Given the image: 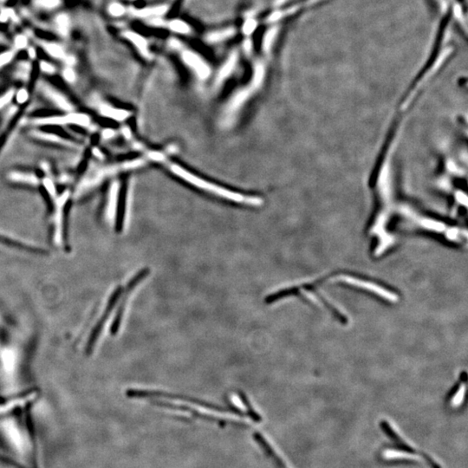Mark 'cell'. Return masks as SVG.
Returning <instances> with one entry per match:
<instances>
[{
    "mask_svg": "<svg viewBox=\"0 0 468 468\" xmlns=\"http://www.w3.org/2000/svg\"><path fill=\"white\" fill-rule=\"evenodd\" d=\"M127 397L129 398H141V399H146V398H165V399L171 400H180V401H184L189 403L195 404L197 406L206 407L210 410L217 411V412H221V413H232V414H238L240 416L244 417L246 414L242 410H235L232 409L231 407H224V406H219L214 403H208L203 400L194 398L192 396H183V395H178V394H172V393L162 392V391H154V390H142V389H128L126 392Z\"/></svg>",
    "mask_w": 468,
    "mask_h": 468,
    "instance_id": "1",
    "label": "cell"
},
{
    "mask_svg": "<svg viewBox=\"0 0 468 468\" xmlns=\"http://www.w3.org/2000/svg\"><path fill=\"white\" fill-rule=\"evenodd\" d=\"M169 166H170L171 169L174 172V174H178L180 177L185 179L187 182H189L190 183H192V185L197 186L200 188H203L207 192H214V194H216V195L223 197L225 199H229V200H235L237 202H243V203L251 204V205H256V204L259 203V200H258V199H255L252 197L248 199L247 197L243 196L240 193L239 194L237 192H233L232 191L226 190V189L221 188L218 186L205 182L202 179L197 177L195 175L189 173V172L183 169L182 167H179L177 165L170 164Z\"/></svg>",
    "mask_w": 468,
    "mask_h": 468,
    "instance_id": "2",
    "label": "cell"
},
{
    "mask_svg": "<svg viewBox=\"0 0 468 468\" xmlns=\"http://www.w3.org/2000/svg\"><path fill=\"white\" fill-rule=\"evenodd\" d=\"M150 272H151V270L148 268V267L142 269V270H140V271L131 279L130 281L127 283L126 290H125V291H124V298H122V303H121L119 308L117 310L116 316H115V319H114L112 324H111L110 332H111L112 336H116V335L117 334V332H118V330L120 329L121 323H122V320H123V317H124L125 307H126L127 299L129 298L131 292L133 291L134 289H135L136 287L138 286L139 283H141L142 281L145 280L147 277L149 276V274H150Z\"/></svg>",
    "mask_w": 468,
    "mask_h": 468,
    "instance_id": "3",
    "label": "cell"
},
{
    "mask_svg": "<svg viewBox=\"0 0 468 468\" xmlns=\"http://www.w3.org/2000/svg\"><path fill=\"white\" fill-rule=\"evenodd\" d=\"M123 293H124V288H123V286H121V285L116 287V289L113 291L112 294H111L110 298H109V303L107 304V306H106L105 311H104L103 314H102V317L99 320L98 323H96V325L94 327V330H92V332H91V337L89 338V342H88L87 345L88 351H89V352H91L94 343L97 341L100 332L102 331V328L104 326L106 321L109 318L110 314H111V312L113 311V309L115 308V306H116L117 302H118L119 298H120L121 295L123 294Z\"/></svg>",
    "mask_w": 468,
    "mask_h": 468,
    "instance_id": "4",
    "label": "cell"
},
{
    "mask_svg": "<svg viewBox=\"0 0 468 468\" xmlns=\"http://www.w3.org/2000/svg\"><path fill=\"white\" fill-rule=\"evenodd\" d=\"M380 428L382 430V432L384 433L385 435L388 436L390 440L392 441V445L389 446L391 449H395V450L399 451V452H403V453H406V454H414V455L417 454V455H421V457L424 455L425 453L418 452L412 446H409L408 444H406L400 437V436L396 434V431L391 428V426L389 425L388 421H385V420L381 421L380 422Z\"/></svg>",
    "mask_w": 468,
    "mask_h": 468,
    "instance_id": "5",
    "label": "cell"
},
{
    "mask_svg": "<svg viewBox=\"0 0 468 468\" xmlns=\"http://www.w3.org/2000/svg\"><path fill=\"white\" fill-rule=\"evenodd\" d=\"M182 58H183L184 62H185L194 72L196 73L197 75H198L200 78L205 79V78H207V77H208V76L210 75V69H209L208 65H207L206 62H204L203 60H202L199 56L194 54L193 52H191V51H185V52L183 53V55H182Z\"/></svg>",
    "mask_w": 468,
    "mask_h": 468,
    "instance_id": "6",
    "label": "cell"
},
{
    "mask_svg": "<svg viewBox=\"0 0 468 468\" xmlns=\"http://www.w3.org/2000/svg\"><path fill=\"white\" fill-rule=\"evenodd\" d=\"M150 403L154 404V405H156V406L167 407V408L174 409V410L185 411V412H187V413H190V414H192V415H194L195 417H199L200 418V419L206 420V421H216V422H218V424L223 423V424L225 425L226 424V422H232V421H224V420H221V419L213 417V416H211L209 414H201L199 411L195 410V409H193V408H191V407H189V406H181V405L173 404V403H167V402L159 401V400H151Z\"/></svg>",
    "mask_w": 468,
    "mask_h": 468,
    "instance_id": "7",
    "label": "cell"
},
{
    "mask_svg": "<svg viewBox=\"0 0 468 468\" xmlns=\"http://www.w3.org/2000/svg\"><path fill=\"white\" fill-rule=\"evenodd\" d=\"M254 439L258 443V445L261 446L262 449L264 450L266 455L272 460L277 468H287L283 460L277 454L275 451L272 449L271 445L269 444L268 441H266V439L264 438V436H262L261 434L255 433Z\"/></svg>",
    "mask_w": 468,
    "mask_h": 468,
    "instance_id": "8",
    "label": "cell"
},
{
    "mask_svg": "<svg viewBox=\"0 0 468 468\" xmlns=\"http://www.w3.org/2000/svg\"><path fill=\"white\" fill-rule=\"evenodd\" d=\"M44 92L47 94L48 97L61 109L63 110H69V111L72 109V106L69 103V101L61 93H59L54 89H51L50 87L44 88Z\"/></svg>",
    "mask_w": 468,
    "mask_h": 468,
    "instance_id": "9",
    "label": "cell"
},
{
    "mask_svg": "<svg viewBox=\"0 0 468 468\" xmlns=\"http://www.w3.org/2000/svg\"><path fill=\"white\" fill-rule=\"evenodd\" d=\"M124 36H126L127 39L130 41L131 43L134 44L135 47L137 48V50L142 54L144 55L145 57H149V51L148 43L142 36L134 32L124 33Z\"/></svg>",
    "mask_w": 468,
    "mask_h": 468,
    "instance_id": "10",
    "label": "cell"
},
{
    "mask_svg": "<svg viewBox=\"0 0 468 468\" xmlns=\"http://www.w3.org/2000/svg\"><path fill=\"white\" fill-rule=\"evenodd\" d=\"M10 179L12 182H21L25 184H29V185H37L38 183V179L36 175L31 174V173H26V172H13L10 174Z\"/></svg>",
    "mask_w": 468,
    "mask_h": 468,
    "instance_id": "11",
    "label": "cell"
},
{
    "mask_svg": "<svg viewBox=\"0 0 468 468\" xmlns=\"http://www.w3.org/2000/svg\"><path fill=\"white\" fill-rule=\"evenodd\" d=\"M238 393V396L240 397L241 402L243 403L245 406L247 407V414L249 416V417L252 420V421H256V422H260L262 421L261 415L259 414L254 410V408L251 406L250 404V401L248 399L247 395L243 392V391H237Z\"/></svg>",
    "mask_w": 468,
    "mask_h": 468,
    "instance_id": "12",
    "label": "cell"
},
{
    "mask_svg": "<svg viewBox=\"0 0 468 468\" xmlns=\"http://www.w3.org/2000/svg\"><path fill=\"white\" fill-rule=\"evenodd\" d=\"M117 194H118V186L115 184L113 186L111 192H110V196H109V205L107 208V214L109 218H114L116 214V206H117Z\"/></svg>",
    "mask_w": 468,
    "mask_h": 468,
    "instance_id": "13",
    "label": "cell"
},
{
    "mask_svg": "<svg viewBox=\"0 0 468 468\" xmlns=\"http://www.w3.org/2000/svg\"><path fill=\"white\" fill-rule=\"evenodd\" d=\"M236 62L237 55H231V57L228 58V60L225 62V65L222 67L220 73H219V79H224L226 76H229V75L231 74L232 69L234 68V66L236 64Z\"/></svg>",
    "mask_w": 468,
    "mask_h": 468,
    "instance_id": "14",
    "label": "cell"
},
{
    "mask_svg": "<svg viewBox=\"0 0 468 468\" xmlns=\"http://www.w3.org/2000/svg\"><path fill=\"white\" fill-rule=\"evenodd\" d=\"M44 50L47 51L48 53L53 58H61V59L66 58L64 51L58 44L46 43V44H44Z\"/></svg>",
    "mask_w": 468,
    "mask_h": 468,
    "instance_id": "15",
    "label": "cell"
},
{
    "mask_svg": "<svg viewBox=\"0 0 468 468\" xmlns=\"http://www.w3.org/2000/svg\"><path fill=\"white\" fill-rule=\"evenodd\" d=\"M56 23L59 32L63 36H66L69 30V19L68 16L64 14L59 15L56 19Z\"/></svg>",
    "mask_w": 468,
    "mask_h": 468,
    "instance_id": "16",
    "label": "cell"
},
{
    "mask_svg": "<svg viewBox=\"0 0 468 468\" xmlns=\"http://www.w3.org/2000/svg\"><path fill=\"white\" fill-rule=\"evenodd\" d=\"M169 27L172 31H174V32L180 33V34H187L190 31L188 25L180 19L173 20L169 24Z\"/></svg>",
    "mask_w": 468,
    "mask_h": 468,
    "instance_id": "17",
    "label": "cell"
},
{
    "mask_svg": "<svg viewBox=\"0 0 468 468\" xmlns=\"http://www.w3.org/2000/svg\"><path fill=\"white\" fill-rule=\"evenodd\" d=\"M102 112L104 116L111 117L114 119H123V117L127 116V113L123 112V110L110 108L108 106H102Z\"/></svg>",
    "mask_w": 468,
    "mask_h": 468,
    "instance_id": "18",
    "label": "cell"
},
{
    "mask_svg": "<svg viewBox=\"0 0 468 468\" xmlns=\"http://www.w3.org/2000/svg\"><path fill=\"white\" fill-rule=\"evenodd\" d=\"M233 33L232 30H226V31H218V32L213 33V34H210L209 36H208V39L209 41H213V42H218V41L223 40L225 39L226 37L228 36H232V34Z\"/></svg>",
    "mask_w": 468,
    "mask_h": 468,
    "instance_id": "19",
    "label": "cell"
},
{
    "mask_svg": "<svg viewBox=\"0 0 468 468\" xmlns=\"http://www.w3.org/2000/svg\"><path fill=\"white\" fill-rule=\"evenodd\" d=\"M35 3L41 7L53 9L60 4V0H35Z\"/></svg>",
    "mask_w": 468,
    "mask_h": 468,
    "instance_id": "20",
    "label": "cell"
},
{
    "mask_svg": "<svg viewBox=\"0 0 468 468\" xmlns=\"http://www.w3.org/2000/svg\"><path fill=\"white\" fill-rule=\"evenodd\" d=\"M264 68L263 66L257 65L255 67L254 76H253V84L255 86H258L261 84L262 80L264 78Z\"/></svg>",
    "mask_w": 468,
    "mask_h": 468,
    "instance_id": "21",
    "label": "cell"
},
{
    "mask_svg": "<svg viewBox=\"0 0 468 468\" xmlns=\"http://www.w3.org/2000/svg\"><path fill=\"white\" fill-rule=\"evenodd\" d=\"M109 11L110 14L115 17H120L124 14L125 9L124 6L120 4H112L109 5Z\"/></svg>",
    "mask_w": 468,
    "mask_h": 468,
    "instance_id": "22",
    "label": "cell"
},
{
    "mask_svg": "<svg viewBox=\"0 0 468 468\" xmlns=\"http://www.w3.org/2000/svg\"><path fill=\"white\" fill-rule=\"evenodd\" d=\"M257 27V23L253 19H249L244 24L243 31L246 35H250L254 31Z\"/></svg>",
    "mask_w": 468,
    "mask_h": 468,
    "instance_id": "23",
    "label": "cell"
},
{
    "mask_svg": "<svg viewBox=\"0 0 468 468\" xmlns=\"http://www.w3.org/2000/svg\"><path fill=\"white\" fill-rule=\"evenodd\" d=\"M275 35H276V31H275V30H271V31H269L268 33H266L265 38H264V48H265V51L269 50V48H270L271 44H272V41H273L274 37H275Z\"/></svg>",
    "mask_w": 468,
    "mask_h": 468,
    "instance_id": "24",
    "label": "cell"
},
{
    "mask_svg": "<svg viewBox=\"0 0 468 468\" xmlns=\"http://www.w3.org/2000/svg\"><path fill=\"white\" fill-rule=\"evenodd\" d=\"M29 98V94L28 92L25 89H21L17 92V94H16V100L18 103L20 104H24L27 102V100Z\"/></svg>",
    "mask_w": 468,
    "mask_h": 468,
    "instance_id": "25",
    "label": "cell"
},
{
    "mask_svg": "<svg viewBox=\"0 0 468 468\" xmlns=\"http://www.w3.org/2000/svg\"><path fill=\"white\" fill-rule=\"evenodd\" d=\"M165 11L164 6H160L157 8H150V9H145L143 11H141L139 13L142 16H149V15L161 14Z\"/></svg>",
    "mask_w": 468,
    "mask_h": 468,
    "instance_id": "26",
    "label": "cell"
},
{
    "mask_svg": "<svg viewBox=\"0 0 468 468\" xmlns=\"http://www.w3.org/2000/svg\"><path fill=\"white\" fill-rule=\"evenodd\" d=\"M12 58H13L12 52H4L0 55V67L6 65L8 62H11Z\"/></svg>",
    "mask_w": 468,
    "mask_h": 468,
    "instance_id": "27",
    "label": "cell"
},
{
    "mask_svg": "<svg viewBox=\"0 0 468 468\" xmlns=\"http://www.w3.org/2000/svg\"><path fill=\"white\" fill-rule=\"evenodd\" d=\"M27 44H28V41H27V38H26V36L19 35V36H17V37L15 38V46L18 48V49H24V48H26Z\"/></svg>",
    "mask_w": 468,
    "mask_h": 468,
    "instance_id": "28",
    "label": "cell"
},
{
    "mask_svg": "<svg viewBox=\"0 0 468 468\" xmlns=\"http://www.w3.org/2000/svg\"><path fill=\"white\" fill-rule=\"evenodd\" d=\"M0 462L4 464L9 465L15 468H26V467H23L22 465L18 464L16 461L11 460L10 458L4 457L3 455H0Z\"/></svg>",
    "mask_w": 468,
    "mask_h": 468,
    "instance_id": "29",
    "label": "cell"
},
{
    "mask_svg": "<svg viewBox=\"0 0 468 468\" xmlns=\"http://www.w3.org/2000/svg\"><path fill=\"white\" fill-rule=\"evenodd\" d=\"M14 95V92L13 91H9L6 94H4L3 96L0 97V108H2L3 106L6 105L8 102H10L11 101V99L13 97Z\"/></svg>",
    "mask_w": 468,
    "mask_h": 468,
    "instance_id": "30",
    "label": "cell"
},
{
    "mask_svg": "<svg viewBox=\"0 0 468 468\" xmlns=\"http://www.w3.org/2000/svg\"><path fill=\"white\" fill-rule=\"evenodd\" d=\"M63 77L65 78V80L68 81L69 83H72L76 79V75H75V72H74L72 69L67 68L63 71Z\"/></svg>",
    "mask_w": 468,
    "mask_h": 468,
    "instance_id": "31",
    "label": "cell"
},
{
    "mask_svg": "<svg viewBox=\"0 0 468 468\" xmlns=\"http://www.w3.org/2000/svg\"><path fill=\"white\" fill-rule=\"evenodd\" d=\"M40 69L45 73H54L55 72V67L54 66L49 63L47 62H44V61H42L40 62Z\"/></svg>",
    "mask_w": 468,
    "mask_h": 468,
    "instance_id": "32",
    "label": "cell"
},
{
    "mask_svg": "<svg viewBox=\"0 0 468 468\" xmlns=\"http://www.w3.org/2000/svg\"><path fill=\"white\" fill-rule=\"evenodd\" d=\"M30 57H31V58H34V57H35V52H34L33 49L30 50Z\"/></svg>",
    "mask_w": 468,
    "mask_h": 468,
    "instance_id": "33",
    "label": "cell"
},
{
    "mask_svg": "<svg viewBox=\"0 0 468 468\" xmlns=\"http://www.w3.org/2000/svg\"><path fill=\"white\" fill-rule=\"evenodd\" d=\"M0 1H4V0H0Z\"/></svg>",
    "mask_w": 468,
    "mask_h": 468,
    "instance_id": "34",
    "label": "cell"
}]
</instances>
